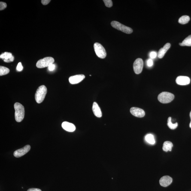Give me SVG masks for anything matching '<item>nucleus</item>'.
<instances>
[{
    "mask_svg": "<svg viewBox=\"0 0 191 191\" xmlns=\"http://www.w3.org/2000/svg\"><path fill=\"white\" fill-rule=\"evenodd\" d=\"M153 60L151 59H149L148 60L147 62V64L148 66V67H151L153 65Z\"/></svg>",
    "mask_w": 191,
    "mask_h": 191,
    "instance_id": "28",
    "label": "nucleus"
},
{
    "mask_svg": "<svg viewBox=\"0 0 191 191\" xmlns=\"http://www.w3.org/2000/svg\"><path fill=\"white\" fill-rule=\"evenodd\" d=\"M171 47V44L167 43L165 44L164 47L160 49L158 53V57L159 59H162L165 55V53L168 51Z\"/></svg>",
    "mask_w": 191,
    "mask_h": 191,
    "instance_id": "14",
    "label": "nucleus"
},
{
    "mask_svg": "<svg viewBox=\"0 0 191 191\" xmlns=\"http://www.w3.org/2000/svg\"><path fill=\"white\" fill-rule=\"evenodd\" d=\"M190 79L186 76H178L176 79L177 84L181 85H186L190 83Z\"/></svg>",
    "mask_w": 191,
    "mask_h": 191,
    "instance_id": "11",
    "label": "nucleus"
},
{
    "mask_svg": "<svg viewBox=\"0 0 191 191\" xmlns=\"http://www.w3.org/2000/svg\"><path fill=\"white\" fill-rule=\"evenodd\" d=\"M92 110L95 116L98 118H101L102 116V112L98 104L96 102H93L92 106Z\"/></svg>",
    "mask_w": 191,
    "mask_h": 191,
    "instance_id": "15",
    "label": "nucleus"
},
{
    "mask_svg": "<svg viewBox=\"0 0 191 191\" xmlns=\"http://www.w3.org/2000/svg\"><path fill=\"white\" fill-rule=\"evenodd\" d=\"M13 56L12 53H8V52H5L4 53H2L0 55V57L1 59H9Z\"/></svg>",
    "mask_w": 191,
    "mask_h": 191,
    "instance_id": "22",
    "label": "nucleus"
},
{
    "mask_svg": "<svg viewBox=\"0 0 191 191\" xmlns=\"http://www.w3.org/2000/svg\"><path fill=\"white\" fill-rule=\"evenodd\" d=\"M172 182V179L169 176H165L161 178L159 180L160 184L164 187L169 186Z\"/></svg>",
    "mask_w": 191,
    "mask_h": 191,
    "instance_id": "12",
    "label": "nucleus"
},
{
    "mask_svg": "<svg viewBox=\"0 0 191 191\" xmlns=\"http://www.w3.org/2000/svg\"><path fill=\"white\" fill-rule=\"evenodd\" d=\"M156 56H157V53H156V52H152L150 53V56L151 59H154V58L156 57Z\"/></svg>",
    "mask_w": 191,
    "mask_h": 191,
    "instance_id": "26",
    "label": "nucleus"
},
{
    "mask_svg": "<svg viewBox=\"0 0 191 191\" xmlns=\"http://www.w3.org/2000/svg\"><path fill=\"white\" fill-rule=\"evenodd\" d=\"M27 191H41V189L38 188H30L28 189Z\"/></svg>",
    "mask_w": 191,
    "mask_h": 191,
    "instance_id": "31",
    "label": "nucleus"
},
{
    "mask_svg": "<svg viewBox=\"0 0 191 191\" xmlns=\"http://www.w3.org/2000/svg\"><path fill=\"white\" fill-rule=\"evenodd\" d=\"M47 89L45 85L39 86L37 89L35 94V100L38 104H41L44 101L47 94Z\"/></svg>",
    "mask_w": 191,
    "mask_h": 191,
    "instance_id": "2",
    "label": "nucleus"
},
{
    "mask_svg": "<svg viewBox=\"0 0 191 191\" xmlns=\"http://www.w3.org/2000/svg\"><path fill=\"white\" fill-rule=\"evenodd\" d=\"M168 127L172 130L175 129L177 127L178 124L177 123L175 124H173L171 122V118L170 117L168 118Z\"/></svg>",
    "mask_w": 191,
    "mask_h": 191,
    "instance_id": "20",
    "label": "nucleus"
},
{
    "mask_svg": "<svg viewBox=\"0 0 191 191\" xmlns=\"http://www.w3.org/2000/svg\"><path fill=\"white\" fill-rule=\"evenodd\" d=\"M190 116L191 120V111L190 112ZM189 126H190V127L191 128V120L190 123V125H189Z\"/></svg>",
    "mask_w": 191,
    "mask_h": 191,
    "instance_id": "32",
    "label": "nucleus"
},
{
    "mask_svg": "<svg viewBox=\"0 0 191 191\" xmlns=\"http://www.w3.org/2000/svg\"><path fill=\"white\" fill-rule=\"evenodd\" d=\"M9 72L10 70L9 68L4 66H0V75H6Z\"/></svg>",
    "mask_w": 191,
    "mask_h": 191,
    "instance_id": "21",
    "label": "nucleus"
},
{
    "mask_svg": "<svg viewBox=\"0 0 191 191\" xmlns=\"http://www.w3.org/2000/svg\"><path fill=\"white\" fill-rule=\"evenodd\" d=\"M130 111L131 114L137 117L142 118L145 115L144 110L137 107H132L131 108Z\"/></svg>",
    "mask_w": 191,
    "mask_h": 191,
    "instance_id": "9",
    "label": "nucleus"
},
{
    "mask_svg": "<svg viewBox=\"0 0 191 191\" xmlns=\"http://www.w3.org/2000/svg\"><path fill=\"white\" fill-rule=\"evenodd\" d=\"M94 48L97 56L101 59H104L107 56V53L104 47L99 43L94 44Z\"/></svg>",
    "mask_w": 191,
    "mask_h": 191,
    "instance_id": "6",
    "label": "nucleus"
},
{
    "mask_svg": "<svg viewBox=\"0 0 191 191\" xmlns=\"http://www.w3.org/2000/svg\"><path fill=\"white\" fill-rule=\"evenodd\" d=\"M190 20V18L188 16L184 15L181 16L179 19L178 22L181 24H185L188 23Z\"/></svg>",
    "mask_w": 191,
    "mask_h": 191,
    "instance_id": "19",
    "label": "nucleus"
},
{
    "mask_svg": "<svg viewBox=\"0 0 191 191\" xmlns=\"http://www.w3.org/2000/svg\"><path fill=\"white\" fill-rule=\"evenodd\" d=\"M14 57L13 56H12L11 57L9 58V59H4V62H5L10 63L13 62V61H14Z\"/></svg>",
    "mask_w": 191,
    "mask_h": 191,
    "instance_id": "27",
    "label": "nucleus"
},
{
    "mask_svg": "<svg viewBox=\"0 0 191 191\" xmlns=\"http://www.w3.org/2000/svg\"><path fill=\"white\" fill-rule=\"evenodd\" d=\"M85 78V76L83 74H79L71 76L69 77V80L71 84H75L80 83L82 80L84 79Z\"/></svg>",
    "mask_w": 191,
    "mask_h": 191,
    "instance_id": "10",
    "label": "nucleus"
},
{
    "mask_svg": "<svg viewBox=\"0 0 191 191\" xmlns=\"http://www.w3.org/2000/svg\"><path fill=\"white\" fill-rule=\"evenodd\" d=\"M62 126L65 131L69 132H73L75 131L76 128L73 124L65 122L62 123Z\"/></svg>",
    "mask_w": 191,
    "mask_h": 191,
    "instance_id": "13",
    "label": "nucleus"
},
{
    "mask_svg": "<svg viewBox=\"0 0 191 191\" xmlns=\"http://www.w3.org/2000/svg\"><path fill=\"white\" fill-rule=\"evenodd\" d=\"M31 149V146L29 145L25 146L22 148L16 150L14 152V156L16 158H20L24 156Z\"/></svg>",
    "mask_w": 191,
    "mask_h": 191,
    "instance_id": "8",
    "label": "nucleus"
},
{
    "mask_svg": "<svg viewBox=\"0 0 191 191\" xmlns=\"http://www.w3.org/2000/svg\"><path fill=\"white\" fill-rule=\"evenodd\" d=\"M15 110V119L16 122H20L23 120L25 116V108L22 104L16 103L14 105Z\"/></svg>",
    "mask_w": 191,
    "mask_h": 191,
    "instance_id": "1",
    "label": "nucleus"
},
{
    "mask_svg": "<svg viewBox=\"0 0 191 191\" xmlns=\"http://www.w3.org/2000/svg\"><path fill=\"white\" fill-rule=\"evenodd\" d=\"M23 69V67L22 66L21 63L19 62V63L18 64L16 69H17V71H22Z\"/></svg>",
    "mask_w": 191,
    "mask_h": 191,
    "instance_id": "25",
    "label": "nucleus"
},
{
    "mask_svg": "<svg viewBox=\"0 0 191 191\" xmlns=\"http://www.w3.org/2000/svg\"><path fill=\"white\" fill-rule=\"evenodd\" d=\"M104 1L107 7H112L113 2L111 0H104Z\"/></svg>",
    "mask_w": 191,
    "mask_h": 191,
    "instance_id": "23",
    "label": "nucleus"
},
{
    "mask_svg": "<svg viewBox=\"0 0 191 191\" xmlns=\"http://www.w3.org/2000/svg\"><path fill=\"white\" fill-rule=\"evenodd\" d=\"M111 25L112 27L118 30L122 31L125 33L131 34L133 32V30L132 28L125 26L122 23L116 21H113L111 23Z\"/></svg>",
    "mask_w": 191,
    "mask_h": 191,
    "instance_id": "4",
    "label": "nucleus"
},
{
    "mask_svg": "<svg viewBox=\"0 0 191 191\" xmlns=\"http://www.w3.org/2000/svg\"><path fill=\"white\" fill-rule=\"evenodd\" d=\"M143 67V61L142 59L138 58L135 61L134 63V71L136 74L141 73L142 71Z\"/></svg>",
    "mask_w": 191,
    "mask_h": 191,
    "instance_id": "7",
    "label": "nucleus"
},
{
    "mask_svg": "<svg viewBox=\"0 0 191 191\" xmlns=\"http://www.w3.org/2000/svg\"><path fill=\"white\" fill-rule=\"evenodd\" d=\"M7 7V4L6 3L1 1L0 2V10L4 9Z\"/></svg>",
    "mask_w": 191,
    "mask_h": 191,
    "instance_id": "24",
    "label": "nucleus"
},
{
    "mask_svg": "<svg viewBox=\"0 0 191 191\" xmlns=\"http://www.w3.org/2000/svg\"><path fill=\"white\" fill-rule=\"evenodd\" d=\"M145 140L148 143L151 144H154L156 143L154 137L151 134H148L146 135Z\"/></svg>",
    "mask_w": 191,
    "mask_h": 191,
    "instance_id": "18",
    "label": "nucleus"
},
{
    "mask_svg": "<svg viewBox=\"0 0 191 191\" xmlns=\"http://www.w3.org/2000/svg\"><path fill=\"white\" fill-rule=\"evenodd\" d=\"M174 96L169 92H163L160 94L158 96V100L162 104H168L174 99Z\"/></svg>",
    "mask_w": 191,
    "mask_h": 191,
    "instance_id": "3",
    "label": "nucleus"
},
{
    "mask_svg": "<svg viewBox=\"0 0 191 191\" xmlns=\"http://www.w3.org/2000/svg\"><path fill=\"white\" fill-rule=\"evenodd\" d=\"M179 45L181 46H191V35L188 36L183 40L182 42L179 43Z\"/></svg>",
    "mask_w": 191,
    "mask_h": 191,
    "instance_id": "17",
    "label": "nucleus"
},
{
    "mask_svg": "<svg viewBox=\"0 0 191 191\" xmlns=\"http://www.w3.org/2000/svg\"><path fill=\"white\" fill-rule=\"evenodd\" d=\"M50 0H42L41 1L42 3L44 5H47L50 2Z\"/></svg>",
    "mask_w": 191,
    "mask_h": 191,
    "instance_id": "30",
    "label": "nucleus"
},
{
    "mask_svg": "<svg viewBox=\"0 0 191 191\" xmlns=\"http://www.w3.org/2000/svg\"><path fill=\"white\" fill-rule=\"evenodd\" d=\"M55 65L54 64H51L48 67L49 71H53L55 69Z\"/></svg>",
    "mask_w": 191,
    "mask_h": 191,
    "instance_id": "29",
    "label": "nucleus"
},
{
    "mask_svg": "<svg viewBox=\"0 0 191 191\" xmlns=\"http://www.w3.org/2000/svg\"><path fill=\"white\" fill-rule=\"evenodd\" d=\"M173 146V144L171 142L168 141H165L164 143L162 149H163L164 151L165 152H168V151H171Z\"/></svg>",
    "mask_w": 191,
    "mask_h": 191,
    "instance_id": "16",
    "label": "nucleus"
},
{
    "mask_svg": "<svg viewBox=\"0 0 191 191\" xmlns=\"http://www.w3.org/2000/svg\"><path fill=\"white\" fill-rule=\"evenodd\" d=\"M54 59L50 57H46L40 59L37 62L36 66L37 68H42L49 67L51 65L53 64Z\"/></svg>",
    "mask_w": 191,
    "mask_h": 191,
    "instance_id": "5",
    "label": "nucleus"
}]
</instances>
